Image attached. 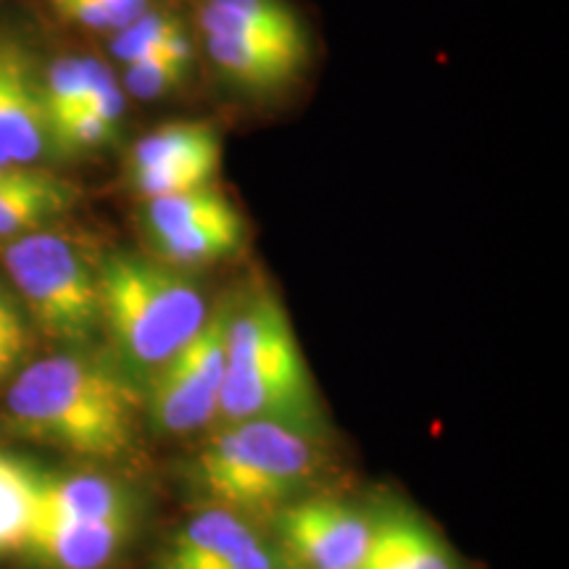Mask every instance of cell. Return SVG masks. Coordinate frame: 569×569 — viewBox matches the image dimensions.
<instances>
[{
    "label": "cell",
    "mask_w": 569,
    "mask_h": 569,
    "mask_svg": "<svg viewBox=\"0 0 569 569\" xmlns=\"http://www.w3.org/2000/svg\"><path fill=\"white\" fill-rule=\"evenodd\" d=\"M230 569H280V559H277V551L272 546L256 538Z\"/></svg>",
    "instance_id": "484cf974"
},
{
    "label": "cell",
    "mask_w": 569,
    "mask_h": 569,
    "mask_svg": "<svg viewBox=\"0 0 569 569\" xmlns=\"http://www.w3.org/2000/svg\"><path fill=\"white\" fill-rule=\"evenodd\" d=\"M219 163H222V148H211V151L182 156V159L156 163L148 169H130V184L142 201L190 193V190L213 184Z\"/></svg>",
    "instance_id": "d6986e66"
},
{
    "label": "cell",
    "mask_w": 569,
    "mask_h": 569,
    "mask_svg": "<svg viewBox=\"0 0 569 569\" xmlns=\"http://www.w3.org/2000/svg\"><path fill=\"white\" fill-rule=\"evenodd\" d=\"M48 6L63 24L92 32H119L151 11V0H48Z\"/></svg>",
    "instance_id": "7402d4cb"
},
{
    "label": "cell",
    "mask_w": 569,
    "mask_h": 569,
    "mask_svg": "<svg viewBox=\"0 0 569 569\" xmlns=\"http://www.w3.org/2000/svg\"><path fill=\"white\" fill-rule=\"evenodd\" d=\"M206 46H209L211 61L232 82L256 92L284 88L306 67V61L296 59V56L259 46V42L230 38V34H206Z\"/></svg>",
    "instance_id": "2e32d148"
},
{
    "label": "cell",
    "mask_w": 569,
    "mask_h": 569,
    "mask_svg": "<svg viewBox=\"0 0 569 569\" xmlns=\"http://www.w3.org/2000/svg\"><path fill=\"white\" fill-rule=\"evenodd\" d=\"M40 482L34 469L0 453V553L24 551L40 511Z\"/></svg>",
    "instance_id": "ac0fdd59"
},
{
    "label": "cell",
    "mask_w": 569,
    "mask_h": 569,
    "mask_svg": "<svg viewBox=\"0 0 569 569\" xmlns=\"http://www.w3.org/2000/svg\"><path fill=\"white\" fill-rule=\"evenodd\" d=\"M80 188L40 167H0V240L51 230L74 211Z\"/></svg>",
    "instance_id": "9c48e42d"
},
{
    "label": "cell",
    "mask_w": 569,
    "mask_h": 569,
    "mask_svg": "<svg viewBox=\"0 0 569 569\" xmlns=\"http://www.w3.org/2000/svg\"><path fill=\"white\" fill-rule=\"evenodd\" d=\"M190 67L193 63L174 61L163 53L148 56V59L127 63L124 88L140 101H156V98L169 96V92L180 88L188 80Z\"/></svg>",
    "instance_id": "d4e9b609"
},
{
    "label": "cell",
    "mask_w": 569,
    "mask_h": 569,
    "mask_svg": "<svg viewBox=\"0 0 569 569\" xmlns=\"http://www.w3.org/2000/svg\"><path fill=\"white\" fill-rule=\"evenodd\" d=\"M32 343V325L13 290L0 280V382L24 367Z\"/></svg>",
    "instance_id": "cb8c5ba5"
},
{
    "label": "cell",
    "mask_w": 569,
    "mask_h": 569,
    "mask_svg": "<svg viewBox=\"0 0 569 569\" xmlns=\"http://www.w3.org/2000/svg\"><path fill=\"white\" fill-rule=\"evenodd\" d=\"M182 19L174 17L169 11H146L140 19H134L132 24L122 27L119 32H113L111 40V56L122 63H132L148 56L161 53L174 38L184 34Z\"/></svg>",
    "instance_id": "44dd1931"
},
{
    "label": "cell",
    "mask_w": 569,
    "mask_h": 569,
    "mask_svg": "<svg viewBox=\"0 0 569 569\" xmlns=\"http://www.w3.org/2000/svg\"><path fill=\"white\" fill-rule=\"evenodd\" d=\"M132 522H84L40 515L24 551L53 569H103L122 551Z\"/></svg>",
    "instance_id": "30bf717a"
},
{
    "label": "cell",
    "mask_w": 569,
    "mask_h": 569,
    "mask_svg": "<svg viewBox=\"0 0 569 569\" xmlns=\"http://www.w3.org/2000/svg\"><path fill=\"white\" fill-rule=\"evenodd\" d=\"M217 417L284 425L309 438L322 427V407L293 325L269 290L232 306Z\"/></svg>",
    "instance_id": "7a4b0ae2"
},
{
    "label": "cell",
    "mask_w": 569,
    "mask_h": 569,
    "mask_svg": "<svg viewBox=\"0 0 569 569\" xmlns=\"http://www.w3.org/2000/svg\"><path fill=\"white\" fill-rule=\"evenodd\" d=\"M361 569H453L443 540L409 511L372 519L367 559Z\"/></svg>",
    "instance_id": "5bb4252c"
},
{
    "label": "cell",
    "mask_w": 569,
    "mask_h": 569,
    "mask_svg": "<svg viewBox=\"0 0 569 569\" xmlns=\"http://www.w3.org/2000/svg\"><path fill=\"white\" fill-rule=\"evenodd\" d=\"M280 549L298 569H361L372 519L330 496L293 498L274 511Z\"/></svg>",
    "instance_id": "52a82bcc"
},
{
    "label": "cell",
    "mask_w": 569,
    "mask_h": 569,
    "mask_svg": "<svg viewBox=\"0 0 569 569\" xmlns=\"http://www.w3.org/2000/svg\"><path fill=\"white\" fill-rule=\"evenodd\" d=\"M53 153L42 71L24 48L0 40V167H34Z\"/></svg>",
    "instance_id": "ba28073f"
},
{
    "label": "cell",
    "mask_w": 569,
    "mask_h": 569,
    "mask_svg": "<svg viewBox=\"0 0 569 569\" xmlns=\"http://www.w3.org/2000/svg\"><path fill=\"white\" fill-rule=\"evenodd\" d=\"M101 327L130 375L156 367L196 336L209 306L180 269L134 253H109L98 264Z\"/></svg>",
    "instance_id": "3957f363"
},
{
    "label": "cell",
    "mask_w": 569,
    "mask_h": 569,
    "mask_svg": "<svg viewBox=\"0 0 569 569\" xmlns=\"http://www.w3.org/2000/svg\"><path fill=\"white\" fill-rule=\"evenodd\" d=\"M243 238L246 222L232 203L209 213V217L177 227V230L151 234L153 251L161 264L174 269L209 267L230 259L232 253L240 251Z\"/></svg>",
    "instance_id": "4fadbf2b"
},
{
    "label": "cell",
    "mask_w": 569,
    "mask_h": 569,
    "mask_svg": "<svg viewBox=\"0 0 569 569\" xmlns=\"http://www.w3.org/2000/svg\"><path fill=\"white\" fill-rule=\"evenodd\" d=\"M259 532L246 517L224 509H206L169 540L159 569H230Z\"/></svg>",
    "instance_id": "7c38bea8"
},
{
    "label": "cell",
    "mask_w": 569,
    "mask_h": 569,
    "mask_svg": "<svg viewBox=\"0 0 569 569\" xmlns=\"http://www.w3.org/2000/svg\"><path fill=\"white\" fill-rule=\"evenodd\" d=\"M211 148H222L219 134L203 122H169L159 130L148 132L132 146L127 169H148L182 156H193Z\"/></svg>",
    "instance_id": "ffe728a7"
},
{
    "label": "cell",
    "mask_w": 569,
    "mask_h": 569,
    "mask_svg": "<svg viewBox=\"0 0 569 569\" xmlns=\"http://www.w3.org/2000/svg\"><path fill=\"white\" fill-rule=\"evenodd\" d=\"M119 124L109 122L101 113L80 109L69 117L51 122V142L56 156H82L101 151L117 138Z\"/></svg>",
    "instance_id": "603a6c76"
},
{
    "label": "cell",
    "mask_w": 569,
    "mask_h": 569,
    "mask_svg": "<svg viewBox=\"0 0 569 569\" xmlns=\"http://www.w3.org/2000/svg\"><path fill=\"white\" fill-rule=\"evenodd\" d=\"M201 21L206 34H230L309 61L303 24L280 0H209Z\"/></svg>",
    "instance_id": "8fae6325"
},
{
    "label": "cell",
    "mask_w": 569,
    "mask_h": 569,
    "mask_svg": "<svg viewBox=\"0 0 569 569\" xmlns=\"http://www.w3.org/2000/svg\"><path fill=\"white\" fill-rule=\"evenodd\" d=\"M40 515L84 522H132V498L117 480L103 475L42 478Z\"/></svg>",
    "instance_id": "9a60e30c"
},
{
    "label": "cell",
    "mask_w": 569,
    "mask_h": 569,
    "mask_svg": "<svg viewBox=\"0 0 569 569\" xmlns=\"http://www.w3.org/2000/svg\"><path fill=\"white\" fill-rule=\"evenodd\" d=\"M3 267L40 336L84 348L101 330L98 264L74 240L51 230L21 234L6 243Z\"/></svg>",
    "instance_id": "5b68a950"
},
{
    "label": "cell",
    "mask_w": 569,
    "mask_h": 569,
    "mask_svg": "<svg viewBox=\"0 0 569 569\" xmlns=\"http://www.w3.org/2000/svg\"><path fill=\"white\" fill-rule=\"evenodd\" d=\"M232 303L209 311L206 322L182 348L148 375L142 409L156 430L188 436L217 417L227 365V325Z\"/></svg>",
    "instance_id": "8992f818"
},
{
    "label": "cell",
    "mask_w": 569,
    "mask_h": 569,
    "mask_svg": "<svg viewBox=\"0 0 569 569\" xmlns=\"http://www.w3.org/2000/svg\"><path fill=\"white\" fill-rule=\"evenodd\" d=\"M140 411L142 388L132 375L82 348L21 367L6 393V419L17 436L90 459L130 451Z\"/></svg>",
    "instance_id": "6da1fadb"
},
{
    "label": "cell",
    "mask_w": 569,
    "mask_h": 569,
    "mask_svg": "<svg viewBox=\"0 0 569 569\" xmlns=\"http://www.w3.org/2000/svg\"><path fill=\"white\" fill-rule=\"evenodd\" d=\"M315 438L274 422H227L193 465V486L213 509L269 515L315 478Z\"/></svg>",
    "instance_id": "277c9868"
},
{
    "label": "cell",
    "mask_w": 569,
    "mask_h": 569,
    "mask_svg": "<svg viewBox=\"0 0 569 569\" xmlns=\"http://www.w3.org/2000/svg\"><path fill=\"white\" fill-rule=\"evenodd\" d=\"M117 77L111 69L90 56H63L42 71V101L48 119L69 117V113L88 109L92 101L117 88Z\"/></svg>",
    "instance_id": "e0dca14e"
}]
</instances>
